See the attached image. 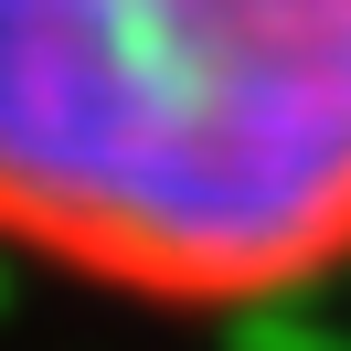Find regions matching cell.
I'll use <instances>...</instances> for the list:
<instances>
[{"label": "cell", "mask_w": 351, "mask_h": 351, "mask_svg": "<svg viewBox=\"0 0 351 351\" xmlns=\"http://www.w3.org/2000/svg\"><path fill=\"white\" fill-rule=\"evenodd\" d=\"M0 234L160 298L351 266V0H0Z\"/></svg>", "instance_id": "obj_1"}]
</instances>
